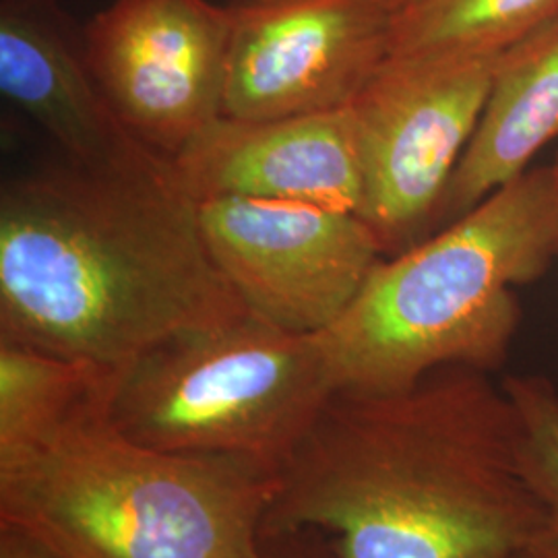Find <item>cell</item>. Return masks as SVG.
I'll return each instance as SVG.
<instances>
[{
  "label": "cell",
  "mask_w": 558,
  "mask_h": 558,
  "mask_svg": "<svg viewBox=\"0 0 558 558\" xmlns=\"http://www.w3.org/2000/svg\"><path fill=\"white\" fill-rule=\"evenodd\" d=\"M205 246L244 308L294 333H320L387 257L356 214L288 201L197 203Z\"/></svg>",
  "instance_id": "52a82bcc"
},
{
  "label": "cell",
  "mask_w": 558,
  "mask_h": 558,
  "mask_svg": "<svg viewBox=\"0 0 558 558\" xmlns=\"http://www.w3.org/2000/svg\"><path fill=\"white\" fill-rule=\"evenodd\" d=\"M519 558H521V557H519Z\"/></svg>",
  "instance_id": "ffe728a7"
},
{
  "label": "cell",
  "mask_w": 558,
  "mask_h": 558,
  "mask_svg": "<svg viewBox=\"0 0 558 558\" xmlns=\"http://www.w3.org/2000/svg\"><path fill=\"white\" fill-rule=\"evenodd\" d=\"M558 257V161L525 170L433 236L380 259L317 333L336 393H387L445 366L500 368L515 290Z\"/></svg>",
  "instance_id": "3957f363"
},
{
  "label": "cell",
  "mask_w": 558,
  "mask_h": 558,
  "mask_svg": "<svg viewBox=\"0 0 558 558\" xmlns=\"http://www.w3.org/2000/svg\"><path fill=\"white\" fill-rule=\"evenodd\" d=\"M558 137V17L502 50L478 126L440 201L435 228L458 220L530 170ZM433 228V230H435Z\"/></svg>",
  "instance_id": "7c38bea8"
},
{
  "label": "cell",
  "mask_w": 558,
  "mask_h": 558,
  "mask_svg": "<svg viewBox=\"0 0 558 558\" xmlns=\"http://www.w3.org/2000/svg\"><path fill=\"white\" fill-rule=\"evenodd\" d=\"M114 371L0 339V453L40 439L108 396Z\"/></svg>",
  "instance_id": "4fadbf2b"
},
{
  "label": "cell",
  "mask_w": 558,
  "mask_h": 558,
  "mask_svg": "<svg viewBox=\"0 0 558 558\" xmlns=\"http://www.w3.org/2000/svg\"><path fill=\"white\" fill-rule=\"evenodd\" d=\"M379 4H383L391 15H396L399 13L401 9H405L410 2H414V0H377Z\"/></svg>",
  "instance_id": "ac0fdd59"
},
{
  "label": "cell",
  "mask_w": 558,
  "mask_h": 558,
  "mask_svg": "<svg viewBox=\"0 0 558 558\" xmlns=\"http://www.w3.org/2000/svg\"><path fill=\"white\" fill-rule=\"evenodd\" d=\"M0 558H60L38 539L11 527H0Z\"/></svg>",
  "instance_id": "2e32d148"
},
{
  "label": "cell",
  "mask_w": 558,
  "mask_h": 558,
  "mask_svg": "<svg viewBox=\"0 0 558 558\" xmlns=\"http://www.w3.org/2000/svg\"><path fill=\"white\" fill-rule=\"evenodd\" d=\"M232 7L221 119L345 108L389 59L393 15L377 0H246Z\"/></svg>",
  "instance_id": "9c48e42d"
},
{
  "label": "cell",
  "mask_w": 558,
  "mask_h": 558,
  "mask_svg": "<svg viewBox=\"0 0 558 558\" xmlns=\"http://www.w3.org/2000/svg\"><path fill=\"white\" fill-rule=\"evenodd\" d=\"M0 89L59 143L71 166L122 177L170 172V161L120 122L59 0L0 2Z\"/></svg>",
  "instance_id": "8fae6325"
},
{
  "label": "cell",
  "mask_w": 558,
  "mask_h": 558,
  "mask_svg": "<svg viewBox=\"0 0 558 558\" xmlns=\"http://www.w3.org/2000/svg\"><path fill=\"white\" fill-rule=\"evenodd\" d=\"M251 558H274V557H269V555H267V553H263V548H259V550H257V553H255V555H253V557Z\"/></svg>",
  "instance_id": "d6986e66"
},
{
  "label": "cell",
  "mask_w": 558,
  "mask_h": 558,
  "mask_svg": "<svg viewBox=\"0 0 558 558\" xmlns=\"http://www.w3.org/2000/svg\"><path fill=\"white\" fill-rule=\"evenodd\" d=\"M108 401L0 453V527L60 558L253 557L278 468L143 447L112 426Z\"/></svg>",
  "instance_id": "277c9868"
},
{
  "label": "cell",
  "mask_w": 558,
  "mask_h": 558,
  "mask_svg": "<svg viewBox=\"0 0 558 558\" xmlns=\"http://www.w3.org/2000/svg\"><path fill=\"white\" fill-rule=\"evenodd\" d=\"M333 396L317 333L246 313L163 339L117 368L108 418L149 449L281 470Z\"/></svg>",
  "instance_id": "5b68a950"
},
{
  "label": "cell",
  "mask_w": 558,
  "mask_h": 558,
  "mask_svg": "<svg viewBox=\"0 0 558 558\" xmlns=\"http://www.w3.org/2000/svg\"><path fill=\"white\" fill-rule=\"evenodd\" d=\"M500 385L518 412L523 474L558 532V389L538 375H511Z\"/></svg>",
  "instance_id": "9a60e30c"
},
{
  "label": "cell",
  "mask_w": 558,
  "mask_h": 558,
  "mask_svg": "<svg viewBox=\"0 0 558 558\" xmlns=\"http://www.w3.org/2000/svg\"><path fill=\"white\" fill-rule=\"evenodd\" d=\"M319 527L339 558H519L550 530L519 420L486 371L336 393L279 470L263 539Z\"/></svg>",
  "instance_id": "6da1fadb"
},
{
  "label": "cell",
  "mask_w": 558,
  "mask_h": 558,
  "mask_svg": "<svg viewBox=\"0 0 558 558\" xmlns=\"http://www.w3.org/2000/svg\"><path fill=\"white\" fill-rule=\"evenodd\" d=\"M180 191L199 203L218 197L288 201L359 216L364 166L352 106L267 120H216L170 160Z\"/></svg>",
  "instance_id": "30bf717a"
},
{
  "label": "cell",
  "mask_w": 558,
  "mask_h": 558,
  "mask_svg": "<svg viewBox=\"0 0 558 558\" xmlns=\"http://www.w3.org/2000/svg\"><path fill=\"white\" fill-rule=\"evenodd\" d=\"M521 558H558V532L550 527L548 534Z\"/></svg>",
  "instance_id": "e0dca14e"
},
{
  "label": "cell",
  "mask_w": 558,
  "mask_h": 558,
  "mask_svg": "<svg viewBox=\"0 0 558 558\" xmlns=\"http://www.w3.org/2000/svg\"><path fill=\"white\" fill-rule=\"evenodd\" d=\"M248 311L172 179L64 166L0 195V339L120 368Z\"/></svg>",
  "instance_id": "7a4b0ae2"
},
{
  "label": "cell",
  "mask_w": 558,
  "mask_h": 558,
  "mask_svg": "<svg viewBox=\"0 0 558 558\" xmlns=\"http://www.w3.org/2000/svg\"><path fill=\"white\" fill-rule=\"evenodd\" d=\"M232 27L209 0H112L83 38L120 122L170 161L221 119Z\"/></svg>",
  "instance_id": "ba28073f"
},
{
  "label": "cell",
  "mask_w": 558,
  "mask_h": 558,
  "mask_svg": "<svg viewBox=\"0 0 558 558\" xmlns=\"http://www.w3.org/2000/svg\"><path fill=\"white\" fill-rule=\"evenodd\" d=\"M558 17V0H414L391 17L389 59L499 54Z\"/></svg>",
  "instance_id": "5bb4252c"
},
{
  "label": "cell",
  "mask_w": 558,
  "mask_h": 558,
  "mask_svg": "<svg viewBox=\"0 0 558 558\" xmlns=\"http://www.w3.org/2000/svg\"><path fill=\"white\" fill-rule=\"evenodd\" d=\"M500 54L387 59L362 87L360 218L398 255L435 228L440 201L478 126Z\"/></svg>",
  "instance_id": "8992f818"
}]
</instances>
